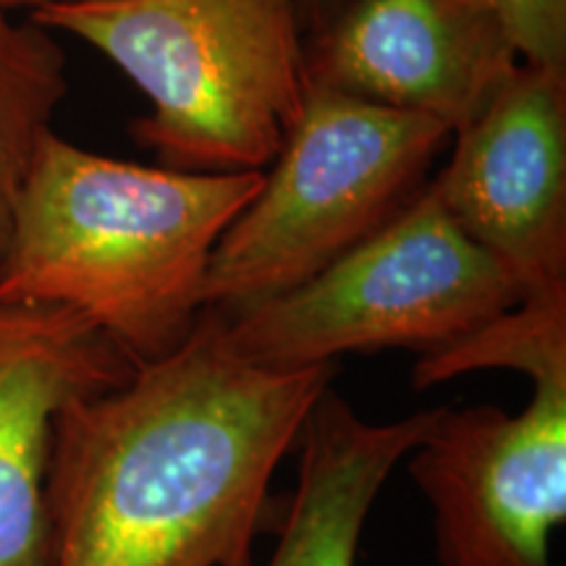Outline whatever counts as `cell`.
Returning a JSON list of instances; mask_svg holds the SVG:
<instances>
[{
    "instance_id": "cell-9",
    "label": "cell",
    "mask_w": 566,
    "mask_h": 566,
    "mask_svg": "<svg viewBox=\"0 0 566 566\" xmlns=\"http://www.w3.org/2000/svg\"><path fill=\"white\" fill-rule=\"evenodd\" d=\"M134 365L82 315L0 302V566H51L48 470L59 415Z\"/></svg>"
},
{
    "instance_id": "cell-5",
    "label": "cell",
    "mask_w": 566,
    "mask_h": 566,
    "mask_svg": "<svg viewBox=\"0 0 566 566\" xmlns=\"http://www.w3.org/2000/svg\"><path fill=\"white\" fill-rule=\"evenodd\" d=\"M449 137L436 118L310 87L273 171L210 254L205 307L231 315L313 279L405 208Z\"/></svg>"
},
{
    "instance_id": "cell-13",
    "label": "cell",
    "mask_w": 566,
    "mask_h": 566,
    "mask_svg": "<svg viewBox=\"0 0 566 566\" xmlns=\"http://www.w3.org/2000/svg\"><path fill=\"white\" fill-rule=\"evenodd\" d=\"M522 63L566 69V0H491Z\"/></svg>"
},
{
    "instance_id": "cell-2",
    "label": "cell",
    "mask_w": 566,
    "mask_h": 566,
    "mask_svg": "<svg viewBox=\"0 0 566 566\" xmlns=\"http://www.w3.org/2000/svg\"><path fill=\"white\" fill-rule=\"evenodd\" d=\"M265 171L202 174L108 158L48 132L0 263V302L82 315L134 367L200 321L210 254Z\"/></svg>"
},
{
    "instance_id": "cell-10",
    "label": "cell",
    "mask_w": 566,
    "mask_h": 566,
    "mask_svg": "<svg viewBox=\"0 0 566 566\" xmlns=\"http://www.w3.org/2000/svg\"><path fill=\"white\" fill-rule=\"evenodd\" d=\"M433 412L365 422L325 388L300 430V472L268 566H354L375 495L428 433Z\"/></svg>"
},
{
    "instance_id": "cell-3",
    "label": "cell",
    "mask_w": 566,
    "mask_h": 566,
    "mask_svg": "<svg viewBox=\"0 0 566 566\" xmlns=\"http://www.w3.org/2000/svg\"><path fill=\"white\" fill-rule=\"evenodd\" d=\"M30 19L101 51L150 101L166 168L265 171L310 95L294 0H48Z\"/></svg>"
},
{
    "instance_id": "cell-14",
    "label": "cell",
    "mask_w": 566,
    "mask_h": 566,
    "mask_svg": "<svg viewBox=\"0 0 566 566\" xmlns=\"http://www.w3.org/2000/svg\"><path fill=\"white\" fill-rule=\"evenodd\" d=\"M42 3H48V0H0V11H34Z\"/></svg>"
},
{
    "instance_id": "cell-6",
    "label": "cell",
    "mask_w": 566,
    "mask_h": 566,
    "mask_svg": "<svg viewBox=\"0 0 566 566\" xmlns=\"http://www.w3.org/2000/svg\"><path fill=\"white\" fill-rule=\"evenodd\" d=\"M433 504L441 566H554L566 520V378L537 380L520 415L438 407L409 451Z\"/></svg>"
},
{
    "instance_id": "cell-7",
    "label": "cell",
    "mask_w": 566,
    "mask_h": 566,
    "mask_svg": "<svg viewBox=\"0 0 566 566\" xmlns=\"http://www.w3.org/2000/svg\"><path fill=\"white\" fill-rule=\"evenodd\" d=\"M430 184L527 292L566 281V69L520 63Z\"/></svg>"
},
{
    "instance_id": "cell-11",
    "label": "cell",
    "mask_w": 566,
    "mask_h": 566,
    "mask_svg": "<svg viewBox=\"0 0 566 566\" xmlns=\"http://www.w3.org/2000/svg\"><path fill=\"white\" fill-rule=\"evenodd\" d=\"M66 92V53L53 32L0 11V263L19 197Z\"/></svg>"
},
{
    "instance_id": "cell-4",
    "label": "cell",
    "mask_w": 566,
    "mask_h": 566,
    "mask_svg": "<svg viewBox=\"0 0 566 566\" xmlns=\"http://www.w3.org/2000/svg\"><path fill=\"white\" fill-rule=\"evenodd\" d=\"M527 289L446 212L433 187L313 279L226 315L239 359L289 373L342 354L438 352L525 300Z\"/></svg>"
},
{
    "instance_id": "cell-1",
    "label": "cell",
    "mask_w": 566,
    "mask_h": 566,
    "mask_svg": "<svg viewBox=\"0 0 566 566\" xmlns=\"http://www.w3.org/2000/svg\"><path fill=\"white\" fill-rule=\"evenodd\" d=\"M334 365H247L205 307L179 349L55 420L51 566H252L283 520L275 467Z\"/></svg>"
},
{
    "instance_id": "cell-8",
    "label": "cell",
    "mask_w": 566,
    "mask_h": 566,
    "mask_svg": "<svg viewBox=\"0 0 566 566\" xmlns=\"http://www.w3.org/2000/svg\"><path fill=\"white\" fill-rule=\"evenodd\" d=\"M520 63L491 0H354L307 74L310 87L420 113L454 134Z\"/></svg>"
},
{
    "instance_id": "cell-12",
    "label": "cell",
    "mask_w": 566,
    "mask_h": 566,
    "mask_svg": "<svg viewBox=\"0 0 566 566\" xmlns=\"http://www.w3.org/2000/svg\"><path fill=\"white\" fill-rule=\"evenodd\" d=\"M483 367H512L533 384L566 378V281L533 289L472 334L422 354L412 384L430 388Z\"/></svg>"
}]
</instances>
